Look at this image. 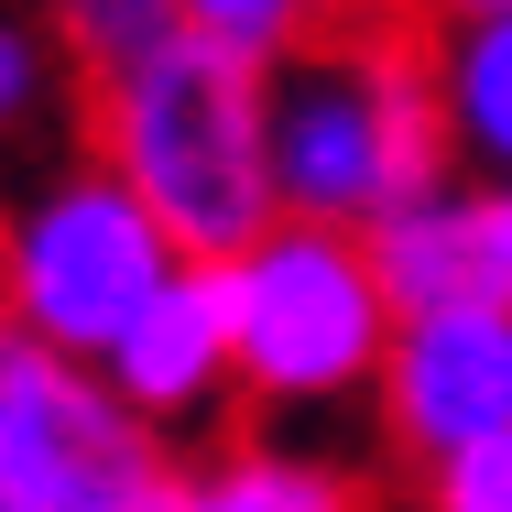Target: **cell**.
Segmentation results:
<instances>
[{
	"label": "cell",
	"instance_id": "1",
	"mask_svg": "<svg viewBox=\"0 0 512 512\" xmlns=\"http://www.w3.org/2000/svg\"><path fill=\"white\" fill-rule=\"evenodd\" d=\"M262 131H273L284 218L382 229L393 207L447 186L436 55L404 44L393 22H327L284 66H262Z\"/></svg>",
	"mask_w": 512,
	"mask_h": 512
},
{
	"label": "cell",
	"instance_id": "2",
	"mask_svg": "<svg viewBox=\"0 0 512 512\" xmlns=\"http://www.w3.org/2000/svg\"><path fill=\"white\" fill-rule=\"evenodd\" d=\"M99 164L164 218V240L186 262H229L284 218L273 131H262V66L218 55L197 33L99 88Z\"/></svg>",
	"mask_w": 512,
	"mask_h": 512
},
{
	"label": "cell",
	"instance_id": "3",
	"mask_svg": "<svg viewBox=\"0 0 512 512\" xmlns=\"http://www.w3.org/2000/svg\"><path fill=\"white\" fill-rule=\"evenodd\" d=\"M218 295H229V349H240V404L338 414L360 393H382L404 306L371 262V229L273 218L251 251L218 262Z\"/></svg>",
	"mask_w": 512,
	"mask_h": 512
},
{
	"label": "cell",
	"instance_id": "4",
	"mask_svg": "<svg viewBox=\"0 0 512 512\" xmlns=\"http://www.w3.org/2000/svg\"><path fill=\"white\" fill-rule=\"evenodd\" d=\"M175 273H186V251L99 153L33 175L0 207V316L66 360H109Z\"/></svg>",
	"mask_w": 512,
	"mask_h": 512
},
{
	"label": "cell",
	"instance_id": "5",
	"mask_svg": "<svg viewBox=\"0 0 512 512\" xmlns=\"http://www.w3.org/2000/svg\"><path fill=\"white\" fill-rule=\"evenodd\" d=\"M153 480H175V469L120 414L99 360H66L0 316V512H99Z\"/></svg>",
	"mask_w": 512,
	"mask_h": 512
},
{
	"label": "cell",
	"instance_id": "6",
	"mask_svg": "<svg viewBox=\"0 0 512 512\" xmlns=\"http://www.w3.org/2000/svg\"><path fill=\"white\" fill-rule=\"evenodd\" d=\"M382 436L404 447L414 469L480 447L512 425V306H436L393 327V360H382Z\"/></svg>",
	"mask_w": 512,
	"mask_h": 512
},
{
	"label": "cell",
	"instance_id": "7",
	"mask_svg": "<svg viewBox=\"0 0 512 512\" xmlns=\"http://www.w3.org/2000/svg\"><path fill=\"white\" fill-rule=\"evenodd\" d=\"M99 382L120 393V414H131L153 447L207 436L218 414L240 404V349H229V295H218V262H186V273L142 306V327L99 360Z\"/></svg>",
	"mask_w": 512,
	"mask_h": 512
},
{
	"label": "cell",
	"instance_id": "8",
	"mask_svg": "<svg viewBox=\"0 0 512 512\" xmlns=\"http://www.w3.org/2000/svg\"><path fill=\"white\" fill-rule=\"evenodd\" d=\"M371 262H382V284H393L404 316L512 306V186H491V175L425 186L414 207H393V218L371 229Z\"/></svg>",
	"mask_w": 512,
	"mask_h": 512
},
{
	"label": "cell",
	"instance_id": "9",
	"mask_svg": "<svg viewBox=\"0 0 512 512\" xmlns=\"http://www.w3.org/2000/svg\"><path fill=\"white\" fill-rule=\"evenodd\" d=\"M436 109H447V153L512 186V11L436 33Z\"/></svg>",
	"mask_w": 512,
	"mask_h": 512
},
{
	"label": "cell",
	"instance_id": "10",
	"mask_svg": "<svg viewBox=\"0 0 512 512\" xmlns=\"http://www.w3.org/2000/svg\"><path fill=\"white\" fill-rule=\"evenodd\" d=\"M175 512H371L349 469H327L284 436H251V447H218L175 480Z\"/></svg>",
	"mask_w": 512,
	"mask_h": 512
},
{
	"label": "cell",
	"instance_id": "11",
	"mask_svg": "<svg viewBox=\"0 0 512 512\" xmlns=\"http://www.w3.org/2000/svg\"><path fill=\"white\" fill-rule=\"evenodd\" d=\"M44 33L77 55V77H131L164 44H186V0H44Z\"/></svg>",
	"mask_w": 512,
	"mask_h": 512
},
{
	"label": "cell",
	"instance_id": "12",
	"mask_svg": "<svg viewBox=\"0 0 512 512\" xmlns=\"http://www.w3.org/2000/svg\"><path fill=\"white\" fill-rule=\"evenodd\" d=\"M327 22H349V11L338 0H186V33L218 44V55H240V66H284Z\"/></svg>",
	"mask_w": 512,
	"mask_h": 512
},
{
	"label": "cell",
	"instance_id": "13",
	"mask_svg": "<svg viewBox=\"0 0 512 512\" xmlns=\"http://www.w3.org/2000/svg\"><path fill=\"white\" fill-rule=\"evenodd\" d=\"M55 99H66V44H55L33 11L0 0V153L33 142V131L55 120Z\"/></svg>",
	"mask_w": 512,
	"mask_h": 512
},
{
	"label": "cell",
	"instance_id": "14",
	"mask_svg": "<svg viewBox=\"0 0 512 512\" xmlns=\"http://www.w3.org/2000/svg\"><path fill=\"white\" fill-rule=\"evenodd\" d=\"M425 512H512V425L425 469Z\"/></svg>",
	"mask_w": 512,
	"mask_h": 512
},
{
	"label": "cell",
	"instance_id": "15",
	"mask_svg": "<svg viewBox=\"0 0 512 512\" xmlns=\"http://www.w3.org/2000/svg\"><path fill=\"white\" fill-rule=\"evenodd\" d=\"M99 512H175V480H153V491H131V502H99Z\"/></svg>",
	"mask_w": 512,
	"mask_h": 512
},
{
	"label": "cell",
	"instance_id": "16",
	"mask_svg": "<svg viewBox=\"0 0 512 512\" xmlns=\"http://www.w3.org/2000/svg\"><path fill=\"white\" fill-rule=\"evenodd\" d=\"M436 11H447V22H502L512 0H436Z\"/></svg>",
	"mask_w": 512,
	"mask_h": 512
}]
</instances>
